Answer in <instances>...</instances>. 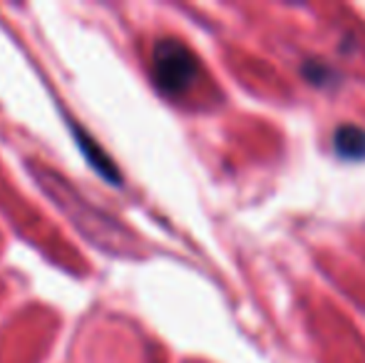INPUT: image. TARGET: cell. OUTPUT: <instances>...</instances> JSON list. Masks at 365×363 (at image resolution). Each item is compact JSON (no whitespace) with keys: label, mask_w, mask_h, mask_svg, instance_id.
Returning a JSON list of instances; mask_svg holds the SVG:
<instances>
[{"label":"cell","mask_w":365,"mask_h":363,"mask_svg":"<svg viewBox=\"0 0 365 363\" xmlns=\"http://www.w3.org/2000/svg\"><path fill=\"white\" fill-rule=\"evenodd\" d=\"M152 73L157 88L169 97L184 95L199 78V60L179 40H159L154 48Z\"/></svg>","instance_id":"obj_1"},{"label":"cell","mask_w":365,"mask_h":363,"mask_svg":"<svg viewBox=\"0 0 365 363\" xmlns=\"http://www.w3.org/2000/svg\"><path fill=\"white\" fill-rule=\"evenodd\" d=\"M333 147L346 160H365V130L356 125H343L333 135Z\"/></svg>","instance_id":"obj_2"}]
</instances>
